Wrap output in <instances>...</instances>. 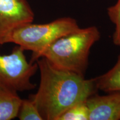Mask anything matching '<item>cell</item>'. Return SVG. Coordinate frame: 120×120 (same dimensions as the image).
Wrapping results in <instances>:
<instances>
[{"label":"cell","instance_id":"cell-7","mask_svg":"<svg viewBox=\"0 0 120 120\" xmlns=\"http://www.w3.org/2000/svg\"><path fill=\"white\" fill-rule=\"evenodd\" d=\"M22 100L18 92L0 87V120L17 118Z\"/></svg>","mask_w":120,"mask_h":120},{"label":"cell","instance_id":"cell-8","mask_svg":"<svg viewBox=\"0 0 120 120\" xmlns=\"http://www.w3.org/2000/svg\"><path fill=\"white\" fill-rule=\"evenodd\" d=\"M94 79L98 90L107 93L120 91V54L115 66Z\"/></svg>","mask_w":120,"mask_h":120},{"label":"cell","instance_id":"cell-6","mask_svg":"<svg viewBox=\"0 0 120 120\" xmlns=\"http://www.w3.org/2000/svg\"><path fill=\"white\" fill-rule=\"evenodd\" d=\"M86 103L89 109V120H120V91L106 95L94 94Z\"/></svg>","mask_w":120,"mask_h":120},{"label":"cell","instance_id":"cell-1","mask_svg":"<svg viewBox=\"0 0 120 120\" xmlns=\"http://www.w3.org/2000/svg\"><path fill=\"white\" fill-rule=\"evenodd\" d=\"M40 81L38 90L29 98L38 108L43 120H58L66 111L85 102L96 94L94 79L55 67L45 57L37 60Z\"/></svg>","mask_w":120,"mask_h":120},{"label":"cell","instance_id":"cell-11","mask_svg":"<svg viewBox=\"0 0 120 120\" xmlns=\"http://www.w3.org/2000/svg\"><path fill=\"white\" fill-rule=\"evenodd\" d=\"M107 14L109 19L115 26L113 34V42L116 46H120V0L107 8Z\"/></svg>","mask_w":120,"mask_h":120},{"label":"cell","instance_id":"cell-5","mask_svg":"<svg viewBox=\"0 0 120 120\" xmlns=\"http://www.w3.org/2000/svg\"><path fill=\"white\" fill-rule=\"evenodd\" d=\"M34 14L27 0H0V46L11 43L13 31L33 22Z\"/></svg>","mask_w":120,"mask_h":120},{"label":"cell","instance_id":"cell-10","mask_svg":"<svg viewBox=\"0 0 120 120\" xmlns=\"http://www.w3.org/2000/svg\"><path fill=\"white\" fill-rule=\"evenodd\" d=\"M90 111L86 101L73 105L66 111L58 120H89Z\"/></svg>","mask_w":120,"mask_h":120},{"label":"cell","instance_id":"cell-9","mask_svg":"<svg viewBox=\"0 0 120 120\" xmlns=\"http://www.w3.org/2000/svg\"><path fill=\"white\" fill-rule=\"evenodd\" d=\"M17 117L20 120H43L36 105L30 98L22 100Z\"/></svg>","mask_w":120,"mask_h":120},{"label":"cell","instance_id":"cell-3","mask_svg":"<svg viewBox=\"0 0 120 120\" xmlns=\"http://www.w3.org/2000/svg\"><path fill=\"white\" fill-rule=\"evenodd\" d=\"M77 21L70 17H61L44 24L26 23L13 31L11 43L24 50L32 51L31 62H36L48 47L61 37L79 28Z\"/></svg>","mask_w":120,"mask_h":120},{"label":"cell","instance_id":"cell-2","mask_svg":"<svg viewBox=\"0 0 120 120\" xmlns=\"http://www.w3.org/2000/svg\"><path fill=\"white\" fill-rule=\"evenodd\" d=\"M100 38V31L96 26L79 28L52 43L41 57L57 68L85 76L90 50Z\"/></svg>","mask_w":120,"mask_h":120},{"label":"cell","instance_id":"cell-4","mask_svg":"<svg viewBox=\"0 0 120 120\" xmlns=\"http://www.w3.org/2000/svg\"><path fill=\"white\" fill-rule=\"evenodd\" d=\"M25 50L20 46L15 47L8 55L0 54V87L15 92L34 89L36 85L31 79L38 70L37 62H28Z\"/></svg>","mask_w":120,"mask_h":120}]
</instances>
